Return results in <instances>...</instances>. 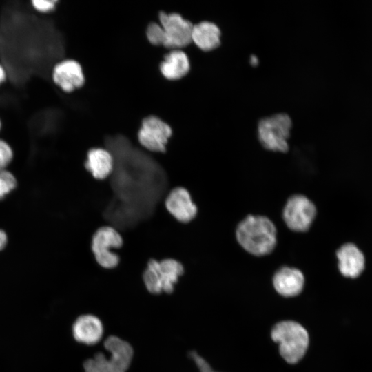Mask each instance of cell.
<instances>
[{
	"instance_id": "1",
	"label": "cell",
	"mask_w": 372,
	"mask_h": 372,
	"mask_svg": "<svg viewBox=\"0 0 372 372\" xmlns=\"http://www.w3.org/2000/svg\"><path fill=\"white\" fill-rule=\"evenodd\" d=\"M237 242L248 254L260 257L271 254L277 243V229L267 216L248 215L237 225Z\"/></svg>"
},
{
	"instance_id": "2",
	"label": "cell",
	"mask_w": 372,
	"mask_h": 372,
	"mask_svg": "<svg viewBox=\"0 0 372 372\" xmlns=\"http://www.w3.org/2000/svg\"><path fill=\"white\" fill-rule=\"evenodd\" d=\"M271 337L278 344L281 357L289 364H296L304 356L309 344V333L300 323L284 320L276 323Z\"/></svg>"
},
{
	"instance_id": "3",
	"label": "cell",
	"mask_w": 372,
	"mask_h": 372,
	"mask_svg": "<svg viewBox=\"0 0 372 372\" xmlns=\"http://www.w3.org/2000/svg\"><path fill=\"white\" fill-rule=\"evenodd\" d=\"M292 121L289 115L278 113L260 120L258 138L262 146L269 151L285 153L289 150Z\"/></svg>"
},
{
	"instance_id": "4",
	"label": "cell",
	"mask_w": 372,
	"mask_h": 372,
	"mask_svg": "<svg viewBox=\"0 0 372 372\" xmlns=\"http://www.w3.org/2000/svg\"><path fill=\"white\" fill-rule=\"evenodd\" d=\"M123 245L121 234L111 225L98 228L92 235L91 251L97 265L105 269H113L120 263V256L115 252Z\"/></svg>"
},
{
	"instance_id": "5",
	"label": "cell",
	"mask_w": 372,
	"mask_h": 372,
	"mask_svg": "<svg viewBox=\"0 0 372 372\" xmlns=\"http://www.w3.org/2000/svg\"><path fill=\"white\" fill-rule=\"evenodd\" d=\"M314 203L303 194H293L287 200L282 213L286 226L296 232H305L311 227L316 216Z\"/></svg>"
},
{
	"instance_id": "6",
	"label": "cell",
	"mask_w": 372,
	"mask_h": 372,
	"mask_svg": "<svg viewBox=\"0 0 372 372\" xmlns=\"http://www.w3.org/2000/svg\"><path fill=\"white\" fill-rule=\"evenodd\" d=\"M172 134L170 126L161 118L150 116L143 119L138 132L140 145L154 153H165Z\"/></svg>"
},
{
	"instance_id": "7",
	"label": "cell",
	"mask_w": 372,
	"mask_h": 372,
	"mask_svg": "<svg viewBox=\"0 0 372 372\" xmlns=\"http://www.w3.org/2000/svg\"><path fill=\"white\" fill-rule=\"evenodd\" d=\"M160 25L165 34L164 47L180 50L192 43L194 25L177 13L159 14Z\"/></svg>"
},
{
	"instance_id": "8",
	"label": "cell",
	"mask_w": 372,
	"mask_h": 372,
	"mask_svg": "<svg viewBox=\"0 0 372 372\" xmlns=\"http://www.w3.org/2000/svg\"><path fill=\"white\" fill-rule=\"evenodd\" d=\"M167 212L178 223L189 224L198 216V208L190 192L183 187L172 188L164 200Z\"/></svg>"
},
{
	"instance_id": "9",
	"label": "cell",
	"mask_w": 372,
	"mask_h": 372,
	"mask_svg": "<svg viewBox=\"0 0 372 372\" xmlns=\"http://www.w3.org/2000/svg\"><path fill=\"white\" fill-rule=\"evenodd\" d=\"M52 79L65 92H73L85 82L81 65L73 59H65L56 63L52 70Z\"/></svg>"
},
{
	"instance_id": "10",
	"label": "cell",
	"mask_w": 372,
	"mask_h": 372,
	"mask_svg": "<svg viewBox=\"0 0 372 372\" xmlns=\"http://www.w3.org/2000/svg\"><path fill=\"white\" fill-rule=\"evenodd\" d=\"M85 170L97 180L107 179L114 169V158L107 149L100 147L89 149L83 163Z\"/></svg>"
},
{
	"instance_id": "11",
	"label": "cell",
	"mask_w": 372,
	"mask_h": 372,
	"mask_svg": "<svg viewBox=\"0 0 372 372\" xmlns=\"http://www.w3.org/2000/svg\"><path fill=\"white\" fill-rule=\"evenodd\" d=\"M304 282V276L300 269L288 266L278 269L272 278L276 291L284 297L299 295L303 290Z\"/></svg>"
},
{
	"instance_id": "12",
	"label": "cell",
	"mask_w": 372,
	"mask_h": 372,
	"mask_svg": "<svg viewBox=\"0 0 372 372\" xmlns=\"http://www.w3.org/2000/svg\"><path fill=\"white\" fill-rule=\"evenodd\" d=\"M72 335L76 341L93 345L103 337V326L96 316L91 314L82 315L73 323Z\"/></svg>"
},
{
	"instance_id": "13",
	"label": "cell",
	"mask_w": 372,
	"mask_h": 372,
	"mask_svg": "<svg viewBox=\"0 0 372 372\" xmlns=\"http://www.w3.org/2000/svg\"><path fill=\"white\" fill-rule=\"evenodd\" d=\"M340 272L345 277H358L364 269L365 260L362 251L353 244L346 243L337 251Z\"/></svg>"
},
{
	"instance_id": "14",
	"label": "cell",
	"mask_w": 372,
	"mask_h": 372,
	"mask_svg": "<svg viewBox=\"0 0 372 372\" xmlns=\"http://www.w3.org/2000/svg\"><path fill=\"white\" fill-rule=\"evenodd\" d=\"M192 42L204 52L212 51L221 43V31L214 22H199L193 26Z\"/></svg>"
},
{
	"instance_id": "15",
	"label": "cell",
	"mask_w": 372,
	"mask_h": 372,
	"mask_svg": "<svg viewBox=\"0 0 372 372\" xmlns=\"http://www.w3.org/2000/svg\"><path fill=\"white\" fill-rule=\"evenodd\" d=\"M184 265L174 258H165L156 262V271L162 292L171 294L175 285L185 273Z\"/></svg>"
},
{
	"instance_id": "16",
	"label": "cell",
	"mask_w": 372,
	"mask_h": 372,
	"mask_svg": "<svg viewBox=\"0 0 372 372\" xmlns=\"http://www.w3.org/2000/svg\"><path fill=\"white\" fill-rule=\"evenodd\" d=\"M190 63L187 55L180 50H174L167 54L160 65L164 77L169 80H178L189 71Z\"/></svg>"
},
{
	"instance_id": "17",
	"label": "cell",
	"mask_w": 372,
	"mask_h": 372,
	"mask_svg": "<svg viewBox=\"0 0 372 372\" xmlns=\"http://www.w3.org/2000/svg\"><path fill=\"white\" fill-rule=\"evenodd\" d=\"M104 347L111 354L110 359L126 371L131 364L134 353L130 344L117 336L111 335L105 340Z\"/></svg>"
},
{
	"instance_id": "18",
	"label": "cell",
	"mask_w": 372,
	"mask_h": 372,
	"mask_svg": "<svg viewBox=\"0 0 372 372\" xmlns=\"http://www.w3.org/2000/svg\"><path fill=\"white\" fill-rule=\"evenodd\" d=\"M83 367L85 372H125L107 359L102 352H98L93 358L86 360Z\"/></svg>"
},
{
	"instance_id": "19",
	"label": "cell",
	"mask_w": 372,
	"mask_h": 372,
	"mask_svg": "<svg viewBox=\"0 0 372 372\" xmlns=\"http://www.w3.org/2000/svg\"><path fill=\"white\" fill-rule=\"evenodd\" d=\"M16 186L15 176L6 169H0V200L14 190Z\"/></svg>"
},
{
	"instance_id": "20",
	"label": "cell",
	"mask_w": 372,
	"mask_h": 372,
	"mask_svg": "<svg viewBox=\"0 0 372 372\" xmlns=\"http://www.w3.org/2000/svg\"><path fill=\"white\" fill-rule=\"evenodd\" d=\"M147 38L155 45H163L165 42L164 30L160 24L151 23L147 28Z\"/></svg>"
},
{
	"instance_id": "21",
	"label": "cell",
	"mask_w": 372,
	"mask_h": 372,
	"mask_svg": "<svg viewBox=\"0 0 372 372\" xmlns=\"http://www.w3.org/2000/svg\"><path fill=\"white\" fill-rule=\"evenodd\" d=\"M11 146L3 139L0 138V169H4L13 158Z\"/></svg>"
},
{
	"instance_id": "22",
	"label": "cell",
	"mask_w": 372,
	"mask_h": 372,
	"mask_svg": "<svg viewBox=\"0 0 372 372\" xmlns=\"http://www.w3.org/2000/svg\"><path fill=\"white\" fill-rule=\"evenodd\" d=\"M57 2L55 0H32L30 3L36 11L45 14L54 11Z\"/></svg>"
},
{
	"instance_id": "23",
	"label": "cell",
	"mask_w": 372,
	"mask_h": 372,
	"mask_svg": "<svg viewBox=\"0 0 372 372\" xmlns=\"http://www.w3.org/2000/svg\"><path fill=\"white\" fill-rule=\"evenodd\" d=\"M189 356L195 362L200 372H216L214 371L209 363L196 351L189 352Z\"/></svg>"
},
{
	"instance_id": "24",
	"label": "cell",
	"mask_w": 372,
	"mask_h": 372,
	"mask_svg": "<svg viewBox=\"0 0 372 372\" xmlns=\"http://www.w3.org/2000/svg\"><path fill=\"white\" fill-rule=\"evenodd\" d=\"M8 242V236L6 232L0 229V250L3 249Z\"/></svg>"
},
{
	"instance_id": "25",
	"label": "cell",
	"mask_w": 372,
	"mask_h": 372,
	"mask_svg": "<svg viewBox=\"0 0 372 372\" xmlns=\"http://www.w3.org/2000/svg\"><path fill=\"white\" fill-rule=\"evenodd\" d=\"M7 78V74L5 68L0 64V86L3 84Z\"/></svg>"
},
{
	"instance_id": "26",
	"label": "cell",
	"mask_w": 372,
	"mask_h": 372,
	"mask_svg": "<svg viewBox=\"0 0 372 372\" xmlns=\"http://www.w3.org/2000/svg\"><path fill=\"white\" fill-rule=\"evenodd\" d=\"M1 120H0V131H1Z\"/></svg>"
}]
</instances>
